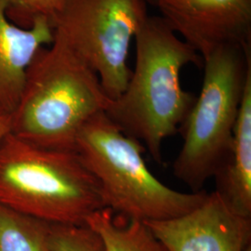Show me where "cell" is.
I'll return each mask as SVG.
<instances>
[{"label":"cell","instance_id":"10","mask_svg":"<svg viewBox=\"0 0 251 251\" xmlns=\"http://www.w3.org/2000/svg\"><path fill=\"white\" fill-rule=\"evenodd\" d=\"M215 192L234 213L251 218V68L233 129V141L214 175Z\"/></svg>","mask_w":251,"mask_h":251},{"label":"cell","instance_id":"12","mask_svg":"<svg viewBox=\"0 0 251 251\" xmlns=\"http://www.w3.org/2000/svg\"><path fill=\"white\" fill-rule=\"evenodd\" d=\"M50 224L0 204V251H52Z\"/></svg>","mask_w":251,"mask_h":251},{"label":"cell","instance_id":"14","mask_svg":"<svg viewBox=\"0 0 251 251\" xmlns=\"http://www.w3.org/2000/svg\"><path fill=\"white\" fill-rule=\"evenodd\" d=\"M8 6V13L16 12L25 17L29 25L34 19L44 17L52 24L56 13L61 9L64 0H4ZM53 26V25H52Z\"/></svg>","mask_w":251,"mask_h":251},{"label":"cell","instance_id":"9","mask_svg":"<svg viewBox=\"0 0 251 251\" xmlns=\"http://www.w3.org/2000/svg\"><path fill=\"white\" fill-rule=\"evenodd\" d=\"M53 40L50 20L38 17L29 26H18L9 20L6 2L0 0V117L11 116L30 63L40 49Z\"/></svg>","mask_w":251,"mask_h":251},{"label":"cell","instance_id":"6","mask_svg":"<svg viewBox=\"0 0 251 251\" xmlns=\"http://www.w3.org/2000/svg\"><path fill=\"white\" fill-rule=\"evenodd\" d=\"M147 16L144 0H64L52 25L96 73L108 98L116 100L130 78L129 46Z\"/></svg>","mask_w":251,"mask_h":251},{"label":"cell","instance_id":"15","mask_svg":"<svg viewBox=\"0 0 251 251\" xmlns=\"http://www.w3.org/2000/svg\"><path fill=\"white\" fill-rule=\"evenodd\" d=\"M9 132V117H0V140Z\"/></svg>","mask_w":251,"mask_h":251},{"label":"cell","instance_id":"13","mask_svg":"<svg viewBox=\"0 0 251 251\" xmlns=\"http://www.w3.org/2000/svg\"><path fill=\"white\" fill-rule=\"evenodd\" d=\"M52 251H105L99 233L87 225L50 224Z\"/></svg>","mask_w":251,"mask_h":251},{"label":"cell","instance_id":"4","mask_svg":"<svg viewBox=\"0 0 251 251\" xmlns=\"http://www.w3.org/2000/svg\"><path fill=\"white\" fill-rule=\"evenodd\" d=\"M0 204L53 225H86L103 208L99 182L75 152L0 140Z\"/></svg>","mask_w":251,"mask_h":251},{"label":"cell","instance_id":"5","mask_svg":"<svg viewBox=\"0 0 251 251\" xmlns=\"http://www.w3.org/2000/svg\"><path fill=\"white\" fill-rule=\"evenodd\" d=\"M198 98L181 124L183 144L173 174L193 192L214 177L233 141L245 83L251 68L250 44L224 46L203 59Z\"/></svg>","mask_w":251,"mask_h":251},{"label":"cell","instance_id":"11","mask_svg":"<svg viewBox=\"0 0 251 251\" xmlns=\"http://www.w3.org/2000/svg\"><path fill=\"white\" fill-rule=\"evenodd\" d=\"M86 225L99 233L105 251H168L146 224L117 215L107 207L90 216Z\"/></svg>","mask_w":251,"mask_h":251},{"label":"cell","instance_id":"7","mask_svg":"<svg viewBox=\"0 0 251 251\" xmlns=\"http://www.w3.org/2000/svg\"><path fill=\"white\" fill-rule=\"evenodd\" d=\"M162 18L202 59L221 47L251 44V0H154Z\"/></svg>","mask_w":251,"mask_h":251},{"label":"cell","instance_id":"3","mask_svg":"<svg viewBox=\"0 0 251 251\" xmlns=\"http://www.w3.org/2000/svg\"><path fill=\"white\" fill-rule=\"evenodd\" d=\"M145 147L124 133L105 112L81 128L75 152L99 182L104 207L142 223L184 215L200 206L205 191L182 193L162 183L144 161Z\"/></svg>","mask_w":251,"mask_h":251},{"label":"cell","instance_id":"2","mask_svg":"<svg viewBox=\"0 0 251 251\" xmlns=\"http://www.w3.org/2000/svg\"><path fill=\"white\" fill-rule=\"evenodd\" d=\"M40 49L30 63L9 132L51 150L75 152L81 128L105 112L111 100L99 77L61 37Z\"/></svg>","mask_w":251,"mask_h":251},{"label":"cell","instance_id":"1","mask_svg":"<svg viewBox=\"0 0 251 251\" xmlns=\"http://www.w3.org/2000/svg\"><path fill=\"white\" fill-rule=\"evenodd\" d=\"M135 37L134 71L105 113L161 163L164 140L179 131L196 100L181 88V69L189 63L200 65L203 59L162 17L147 16Z\"/></svg>","mask_w":251,"mask_h":251},{"label":"cell","instance_id":"8","mask_svg":"<svg viewBox=\"0 0 251 251\" xmlns=\"http://www.w3.org/2000/svg\"><path fill=\"white\" fill-rule=\"evenodd\" d=\"M146 225L168 251H244L251 244V218L234 213L215 191L184 215Z\"/></svg>","mask_w":251,"mask_h":251}]
</instances>
